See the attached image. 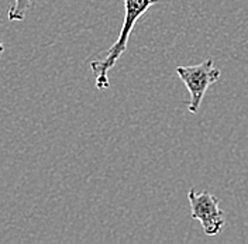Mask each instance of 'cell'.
I'll use <instances>...</instances> for the list:
<instances>
[{
  "mask_svg": "<svg viewBox=\"0 0 248 244\" xmlns=\"http://www.w3.org/2000/svg\"><path fill=\"white\" fill-rule=\"evenodd\" d=\"M158 1L159 0H124L123 26L119 33L117 40L108 48V54L105 55L103 60L91 62V71L94 75V83H96L97 89L105 91L110 86L108 75V71L117 64V61L125 52L130 35L134 30L136 23L139 21L140 17L145 15Z\"/></svg>",
  "mask_w": 248,
  "mask_h": 244,
  "instance_id": "6da1fadb",
  "label": "cell"
},
{
  "mask_svg": "<svg viewBox=\"0 0 248 244\" xmlns=\"http://www.w3.org/2000/svg\"><path fill=\"white\" fill-rule=\"evenodd\" d=\"M176 74L190 93V102L187 110L190 113H198L209 86H212L218 81L220 69H217L215 66V61L209 58L199 65L178 66Z\"/></svg>",
  "mask_w": 248,
  "mask_h": 244,
  "instance_id": "7a4b0ae2",
  "label": "cell"
},
{
  "mask_svg": "<svg viewBox=\"0 0 248 244\" xmlns=\"http://www.w3.org/2000/svg\"><path fill=\"white\" fill-rule=\"evenodd\" d=\"M187 200L190 205V216L202 225L203 233L206 236H217L226 225V217L223 211L218 208V200L209 192L198 194L190 189L187 194Z\"/></svg>",
  "mask_w": 248,
  "mask_h": 244,
  "instance_id": "3957f363",
  "label": "cell"
},
{
  "mask_svg": "<svg viewBox=\"0 0 248 244\" xmlns=\"http://www.w3.org/2000/svg\"><path fill=\"white\" fill-rule=\"evenodd\" d=\"M32 0H15V4L9 9L7 17L10 21H23L31 9Z\"/></svg>",
  "mask_w": 248,
  "mask_h": 244,
  "instance_id": "277c9868",
  "label": "cell"
},
{
  "mask_svg": "<svg viewBox=\"0 0 248 244\" xmlns=\"http://www.w3.org/2000/svg\"><path fill=\"white\" fill-rule=\"evenodd\" d=\"M3 52H4V46H3V43H1V40H0V58H1Z\"/></svg>",
  "mask_w": 248,
  "mask_h": 244,
  "instance_id": "5b68a950",
  "label": "cell"
}]
</instances>
